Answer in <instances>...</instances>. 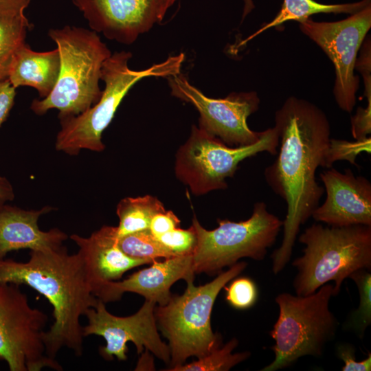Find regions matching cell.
Masks as SVG:
<instances>
[{"instance_id":"cell-1","label":"cell","mask_w":371,"mask_h":371,"mask_svg":"<svg viewBox=\"0 0 371 371\" xmlns=\"http://www.w3.org/2000/svg\"><path fill=\"white\" fill-rule=\"evenodd\" d=\"M279 136L277 157L264 171L273 192L284 200L283 239L271 257L275 275L289 262L300 226L319 205L324 188L315 172L324 167L330 139V125L325 113L313 103L289 97L275 113Z\"/></svg>"},{"instance_id":"cell-2","label":"cell","mask_w":371,"mask_h":371,"mask_svg":"<svg viewBox=\"0 0 371 371\" xmlns=\"http://www.w3.org/2000/svg\"><path fill=\"white\" fill-rule=\"evenodd\" d=\"M0 282L27 285L41 295L53 308L54 322L43 335L47 355L55 359L63 348L80 357L83 350L80 318L94 307L85 266L78 253L70 254L63 245L32 250L26 262L0 259Z\"/></svg>"},{"instance_id":"cell-3","label":"cell","mask_w":371,"mask_h":371,"mask_svg":"<svg viewBox=\"0 0 371 371\" xmlns=\"http://www.w3.org/2000/svg\"><path fill=\"white\" fill-rule=\"evenodd\" d=\"M48 36L59 52V76L52 92L34 100L30 109L39 115L52 109L58 118L78 115L99 101L102 67L112 53L92 30L65 25L50 29Z\"/></svg>"},{"instance_id":"cell-4","label":"cell","mask_w":371,"mask_h":371,"mask_svg":"<svg viewBox=\"0 0 371 371\" xmlns=\"http://www.w3.org/2000/svg\"><path fill=\"white\" fill-rule=\"evenodd\" d=\"M131 57L132 54L126 51L111 54L102 67L101 80L105 85L99 101L78 115L59 117L57 150L69 155H76L82 150L102 152L105 148L102 133L129 90L145 78H168L180 74L185 60V54L180 53L144 69L133 70L128 67Z\"/></svg>"},{"instance_id":"cell-5","label":"cell","mask_w":371,"mask_h":371,"mask_svg":"<svg viewBox=\"0 0 371 371\" xmlns=\"http://www.w3.org/2000/svg\"><path fill=\"white\" fill-rule=\"evenodd\" d=\"M298 240L305 247L302 256L292 262L297 269L293 286L297 295L311 294L333 281L336 296L352 273L371 269V225L314 223Z\"/></svg>"},{"instance_id":"cell-6","label":"cell","mask_w":371,"mask_h":371,"mask_svg":"<svg viewBox=\"0 0 371 371\" xmlns=\"http://www.w3.org/2000/svg\"><path fill=\"white\" fill-rule=\"evenodd\" d=\"M333 284L326 283L307 295L281 293L275 298L279 315L269 335L275 358L261 371L290 367L305 356L320 357L336 336L338 319L330 310Z\"/></svg>"},{"instance_id":"cell-7","label":"cell","mask_w":371,"mask_h":371,"mask_svg":"<svg viewBox=\"0 0 371 371\" xmlns=\"http://www.w3.org/2000/svg\"><path fill=\"white\" fill-rule=\"evenodd\" d=\"M247 265L237 262L203 285L187 282L181 295H172L166 304L155 308L156 322L169 341L172 368L183 364L190 357H203L222 345L221 335L211 327L212 308L221 290Z\"/></svg>"},{"instance_id":"cell-8","label":"cell","mask_w":371,"mask_h":371,"mask_svg":"<svg viewBox=\"0 0 371 371\" xmlns=\"http://www.w3.org/2000/svg\"><path fill=\"white\" fill-rule=\"evenodd\" d=\"M218 226L207 230L194 216L192 226L196 245L192 254L195 273L218 274L239 259H265L283 225V221L269 212L263 201L256 202L251 216L239 222L218 219Z\"/></svg>"},{"instance_id":"cell-9","label":"cell","mask_w":371,"mask_h":371,"mask_svg":"<svg viewBox=\"0 0 371 371\" xmlns=\"http://www.w3.org/2000/svg\"><path fill=\"white\" fill-rule=\"evenodd\" d=\"M278 144L275 126L263 131L254 144L231 147L192 125L190 137L177 152L175 175L195 195L224 190L227 188L226 179L234 175L240 162L262 152L275 155Z\"/></svg>"},{"instance_id":"cell-10","label":"cell","mask_w":371,"mask_h":371,"mask_svg":"<svg viewBox=\"0 0 371 371\" xmlns=\"http://www.w3.org/2000/svg\"><path fill=\"white\" fill-rule=\"evenodd\" d=\"M47 321L44 312L30 305L20 285L0 282V360L10 371L63 370L46 353L43 335Z\"/></svg>"},{"instance_id":"cell-11","label":"cell","mask_w":371,"mask_h":371,"mask_svg":"<svg viewBox=\"0 0 371 371\" xmlns=\"http://www.w3.org/2000/svg\"><path fill=\"white\" fill-rule=\"evenodd\" d=\"M371 27V4L335 22L309 19L300 23L301 32L314 41L332 61L335 72L333 95L338 106L350 113L356 104L359 77L355 74L358 52Z\"/></svg>"},{"instance_id":"cell-12","label":"cell","mask_w":371,"mask_h":371,"mask_svg":"<svg viewBox=\"0 0 371 371\" xmlns=\"http://www.w3.org/2000/svg\"><path fill=\"white\" fill-rule=\"evenodd\" d=\"M171 94L192 104L199 111V127L231 147L256 143L262 131L251 130L247 118L259 109L256 91L233 92L224 98H212L191 85L181 73L167 78Z\"/></svg>"},{"instance_id":"cell-13","label":"cell","mask_w":371,"mask_h":371,"mask_svg":"<svg viewBox=\"0 0 371 371\" xmlns=\"http://www.w3.org/2000/svg\"><path fill=\"white\" fill-rule=\"evenodd\" d=\"M155 304V302L146 300L135 314L117 317L109 313L105 303L98 299L96 305L89 308L85 315L88 323L82 327L83 336L98 335L104 339L106 345L100 347L99 352L106 360H112L113 357L119 361L126 360L127 343L131 341L138 354L146 348L168 363L170 361V352L158 334Z\"/></svg>"},{"instance_id":"cell-14","label":"cell","mask_w":371,"mask_h":371,"mask_svg":"<svg viewBox=\"0 0 371 371\" xmlns=\"http://www.w3.org/2000/svg\"><path fill=\"white\" fill-rule=\"evenodd\" d=\"M179 0H71L91 30L130 45L164 19Z\"/></svg>"},{"instance_id":"cell-15","label":"cell","mask_w":371,"mask_h":371,"mask_svg":"<svg viewBox=\"0 0 371 371\" xmlns=\"http://www.w3.org/2000/svg\"><path fill=\"white\" fill-rule=\"evenodd\" d=\"M319 177L326 198L311 215L315 221L332 227L371 225V183L367 178L355 176L350 168L342 173L332 168Z\"/></svg>"},{"instance_id":"cell-16","label":"cell","mask_w":371,"mask_h":371,"mask_svg":"<svg viewBox=\"0 0 371 371\" xmlns=\"http://www.w3.org/2000/svg\"><path fill=\"white\" fill-rule=\"evenodd\" d=\"M194 273L192 255L174 256L162 262L155 260L150 267L137 271L124 280L105 282L94 295L106 304L119 300L126 292H132L163 306L172 296V285L180 279L193 282Z\"/></svg>"},{"instance_id":"cell-17","label":"cell","mask_w":371,"mask_h":371,"mask_svg":"<svg viewBox=\"0 0 371 371\" xmlns=\"http://www.w3.org/2000/svg\"><path fill=\"white\" fill-rule=\"evenodd\" d=\"M77 245L94 295L104 283L119 280L130 269L154 261L138 259L124 254L118 245L117 227L104 225L89 237L71 234Z\"/></svg>"},{"instance_id":"cell-18","label":"cell","mask_w":371,"mask_h":371,"mask_svg":"<svg viewBox=\"0 0 371 371\" xmlns=\"http://www.w3.org/2000/svg\"><path fill=\"white\" fill-rule=\"evenodd\" d=\"M53 210L45 206L40 210H26L5 204L0 209V259L12 251L28 249L41 250L57 248L69 236L58 228L41 230L40 216Z\"/></svg>"},{"instance_id":"cell-19","label":"cell","mask_w":371,"mask_h":371,"mask_svg":"<svg viewBox=\"0 0 371 371\" xmlns=\"http://www.w3.org/2000/svg\"><path fill=\"white\" fill-rule=\"evenodd\" d=\"M60 69V59L57 48L36 52L25 43L16 52L7 79L14 88L33 87L40 98H45L54 88Z\"/></svg>"},{"instance_id":"cell-20","label":"cell","mask_w":371,"mask_h":371,"mask_svg":"<svg viewBox=\"0 0 371 371\" xmlns=\"http://www.w3.org/2000/svg\"><path fill=\"white\" fill-rule=\"evenodd\" d=\"M371 4L370 0H361L358 2L341 4H323L313 0H284L282 8L275 18L265 24L259 30L241 41L238 47L246 44L264 31L281 25L289 21L303 22L310 16L319 13L350 14H352Z\"/></svg>"},{"instance_id":"cell-21","label":"cell","mask_w":371,"mask_h":371,"mask_svg":"<svg viewBox=\"0 0 371 371\" xmlns=\"http://www.w3.org/2000/svg\"><path fill=\"white\" fill-rule=\"evenodd\" d=\"M164 211V204L153 196L122 199L116 208L119 218L117 226L118 236L149 229L153 217Z\"/></svg>"},{"instance_id":"cell-22","label":"cell","mask_w":371,"mask_h":371,"mask_svg":"<svg viewBox=\"0 0 371 371\" xmlns=\"http://www.w3.org/2000/svg\"><path fill=\"white\" fill-rule=\"evenodd\" d=\"M32 27L25 15L0 16V81L8 78L12 59Z\"/></svg>"},{"instance_id":"cell-23","label":"cell","mask_w":371,"mask_h":371,"mask_svg":"<svg viewBox=\"0 0 371 371\" xmlns=\"http://www.w3.org/2000/svg\"><path fill=\"white\" fill-rule=\"evenodd\" d=\"M238 340L233 338L224 346L214 348L207 355L198 358L190 363H183L168 370L170 371H227L248 359L251 353L247 351L232 353L238 345Z\"/></svg>"},{"instance_id":"cell-24","label":"cell","mask_w":371,"mask_h":371,"mask_svg":"<svg viewBox=\"0 0 371 371\" xmlns=\"http://www.w3.org/2000/svg\"><path fill=\"white\" fill-rule=\"evenodd\" d=\"M349 278L356 284L359 304L346 319L344 328L361 339L371 324V273L367 269H359L352 273Z\"/></svg>"},{"instance_id":"cell-25","label":"cell","mask_w":371,"mask_h":371,"mask_svg":"<svg viewBox=\"0 0 371 371\" xmlns=\"http://www.w3.org/2000/svg\"><path fill=\"white\" fill-rule=\"evenodd\" d=\"M118 245L124 254L134 258L155 261L176 256L149 229L119 237Z\"/></svg>"},{"instance_id":"cell-26","label":"cell","mask_w":371,"mask_h":371,"mask_svg":"<svg viewBox=\"0 0 371 371\" xmlns=\"http://www.w3.org/2000/svg\"><path fill=\"white\" fill-rule=\"evenodd\" d=\"M370 137L363 139L350 142L342 139H330L324 159V167L330 168L338 160H347L351 164H356L357 156L362 152L370 153Z\"/></svg>"},{"instance_id":"cell-27","label":"cell","mask_w":371,"mask_h":371,"mask_svg":"<svg viewBox=\"0 0 371 371\" xmlns=\"http://www.w3.org/2000/svg\"><path fill=\"white\" fill-rule=\"evenodd\" d=\"M225 299L236 309L244 310L252 307L258 298V289L255 282L248 277L234 280L225 287Z\"/></svg>"},{"instance_id":"cell-28","label":"cell","mask_w":371,"mask_h":371,"mask_svg":"<svg viewBox=\"0 0 371 371\" xmlns=\"http://www.w3.org/2000/svg\"><path fill=\"white\" fill-rule=\"evenodd\" d=\"M157 238L176 256L192 255L196 245V235L192 225L186 229L177 227Z\"/></svg>"},{"instance_id":"cell-29","label":"cell","mask_w":371,"mask_h":371,"mask_svg":"<svg viewBox=\"0 0 371 371\" xmlns=\"http://www.w3.org/2000/svg\"><path fill=\"white\" fill-rule=\"evenodd\" d=\"M337 355L344 362L343 371H370L371 353L362 361H357L355 348L348 343L340 344L337 347Z\"/></svg>"},{"instance_id":"cell-30","label":"cell","mask_w":371,"mask_h":371,"mask_svg":"<svg viewBox=\"0 0 371 371\" xmlns=\"http://www.w3.org/2000/svg\"><path fill=\"white\" fill-rule=\"evenodd\" d=\"M351 133L355 139H363L371 133V106L359 107L351 117Z\"/></svg>"},{"instance_id":"cell-31","label":"cell","mask_w":371,"mask_h":371,"mask_svg":"<svg viewBox=\"0 0 371 371\" xmlns=\"http://www.w3.org/2000/svg\"><path fill=\"white\" fill-rule=\"evenodd\" d=\"M181 221L172 211H164L155 214L150 224V232L157 237L180 225Z\"/></svg>"},{"instance_id":"cell-32","label":"cell","mask_w":371,"mask_h":371,"mask_svg":"<svg viewBox=\"0 0 371 371\" xmlns=\"http://www.w3.org/2000/svg\"><path fill=\"white\" fill-rule=\"evenodd\" d=\"M16 88L8 79L0 81V127L7 120L14 104Z\"/></svg>"},{"instance_id":"cell-33","label":"cell","mask_w":371,"mask_h":371,"mask_svg":"<svg viewBox=\"0 0 371 371\" xmlns=\"http://www.w3.org/2000/svg\"><path fill=\"white\" fill-rule=\"evenodd\" d=\"M32 0H0V16L25 15V10Z\"/></svg>"},{"instance_id":"cell-34","label":"cell","mask_w":371,"mask_h":371,"mask_svg":"<svg viewBox=\"0 0 371 371\" xmlns=\"http://www.w3.org/2000/svg\"><path fill=\"white\" fill-rule=\"evenodd\" d=\"M14 199V192L10 182L5 177L0 175V209L6 202Z\"/></svg>"},{"instance_id":"cell-35","label":"cell","mask_w":371,"mask_h":371,"mask_svg":"<svg viewBox=\"0 0 371 371\" xmlns=\"http://www.w3.org/2000/svg\"><path fill=\"white\" fill-rule=\"evenodd\" d=\"M244 1V8L242 15V21L254 10V4L253 0H243Z\"/></svg>"}]
</instances>
